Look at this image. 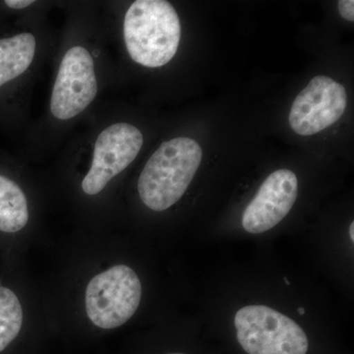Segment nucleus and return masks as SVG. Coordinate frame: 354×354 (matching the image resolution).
<instances>
[{
  "mask_svg": "<svg viewBox=\"0 0 354 354\" xmlns=\"http://www.w3.org/2000/svg\"><path fill=\"white\" fill-rule=\"evenodd\" d=\"M298 313H299V315H304L305 309L304 308H298Z\"/></svg>",
  "mask_w": 354,
  "mask_h": 354,
  "instance_id": "obj_15",
  "label": "nucleus"
},
{
  "mask_svg": "<svg viewBox=\"0 0 354 354\" xmlns=\"http://www.w3.org/2000/svg\"><path fill=\"white\" fill-rule=\"evenodd\" d=\"M339 14L344 19L353 22L354 21V1L353 0H339L337 2Z\"/></svg>",
  "mask_w": 354,
  "mask_h": 354,
  "instance_id": "obj_12",
  "label": "nucleus"
},
{
  "mask_svg": "<svg viewBox=\"0 0 354 354\" xmlns=\"http://www.w3.org/2000/svg\"><path fill=\"white\" fill-rule=\"evenodd\" d=\"M297 177L290 169H279L267 177L242 216L249 234H263L283 220L297 201Z\"/></svg>",
  "mask_w": 354,
  "mask_h": 354,
  "instance_id": "obj_8",
  "label": "nucleus"
},
{
  "mask_svg": "<svg viewBox=\"0 0 354 354\" xmlns=\"http://www.w3.org/2000/svg\"><path fill=\"white\" fill-rule=\"evenodd\" d=\"M35 3L32 0H6V4L7 6L13 9H23L26 7H29Z\"/></svg>",
  "mask_w": 354,
  "mask_h": 354,
  "instance_id": "obj_13",
  "label": "nucleus"
},
{
  "mask_svg": "<svg viewBox=\"0 0 354 354\" xmlns=\"http://www.w3.org/2000/svg\"><path fill=\"white\" fill-rule=\"evenodd\" d=\"M348 104L346 88L326 76H316L295 97L291 106L290 127L302 136H311L337 122Z\"/></svg>",
  "mask_w": 354,
  "mask_h": 354,
  "instance_id": "obj_7",
  "label": "nucleus"
},
{
  "mask_svg": "<svg viewBox=\"0 0 354 354\" xmlns=\"http://www.w3.org/2000/svg\"><path fill=\"white\" fill-rule=\"evenodd\" d=\"M29 221L27 198L17 183L0 176V232H20Z\"/></svg>",
  "mask_w": 354,
  "mask_h": 354,
  "instance_id": "obj_10",
  "label": "nucleus"
},
{
  "mask_svg": "<svg viewBox=\"0 0 354 354\" xmlns=\"http://www.w3.org/2000/svg\"><path fill=\"white\" fill-rule=\"evenodd\" d=\"M36 46L31 32L0 39V87L27 71L34 60Z\"/></svg>",
  "mask_w": 354,
  "mask_h": 354,
  "instance_id": "obj_9",
  "label": "nucleus"
},
{
  "mask_svg": "<svg viewBox=\"0 0 354 354\" xmlns=\"http://www.w3.org/2000/svg\"><path fill=\"white\" fill-rule=\"evenodd\" d=\"M141 281L127 265H116L97 274L88 283L86 312L97 328L111 330L124 325L138 309Z\"/></svg>",
  "mask_w": 354,
  "mask_h": 354,
  "instance_id": "obj_4",
  "label": "nucleus"
},
{
  "mask_svg": "<svg viewBox=\"0 0 354 354\" xmlns=\"http://www.w3.org/2000/svg\"><path fill=\"white\" fill-rule=\"evenodd\" d=\"M169 354H183V353H169Z\"/></svg>",
  "mask_w": 354,
  "mask_h": 354,
  "instance_id": "obj_17",
  "label": "nucleus"
},
{
  "mask_svg": "<svg viewBox=\"0 0 354 354\" xmlns=\"http://www.w3.org/2000/svg\"><path fill=\"white\" fill-rule=\"evenodd\" d=\"M143 143V134L129 123H114L102 130L95 141L90 171L81 184L84 192L91 196L102 192L134 162Z\"/></svg>",
  "mask_w": 354,
  "mask_h": 354,
  "instance_id": "obj_6",
  "label": "nucleus"
},
{
  "mask_svg": "<svg viewBox=\"0 0 354 354\" xmlns=\"http://www.w3.org/2000/svg\"><path fill=\"white\" fill-rule=\"evenodd\" d=\"M97 94V81L92 55L84 46L69 48L60 62L51 93V113L57 120H71L82 113Z\"/></svg>",
  "mask_w": 354,
  "mask_h": 354,
  "instance_id": "obj_5",
  "label": "nucleus"
},
{
  "mask_svg": "<svg viewBox=\"0 0 354 354\" xmlns=\"http://www.w3.org/2000/svg\"><path fill=\"white\" fill-rule=\"evenodd\" d=\"M285 283H286V285H288V286H290V281H288V279H286V278H285Z\"/></svg>",
  "mask_w": 354,
  "mask_h": 354,
  "instance_id": "obj_16",
  "label": "nucleus"
},
{
  "mask_svg": "<svg viewBox=\"0 0 354 354\" xmlns=\"http://www.w3.org/2000/svg\"><path fill=\"white\" fill-rule=\"evenodd\" d=\"M237 339L248 354H306L309 342L292 319L265 305H249L234 317Z\"/></svg>",
  "mask_w": 354,
  "mask_h": 354,
  "instance_id": "obj_3",
  "label": "nucleus"
},
{
  "mask_svg": "<svg viewBox=\"0 0 354 354\" xmlns=\"http://www.w3.org/2000/svg\"><path fill=\"white\" fill-rule=\"evenodd\" d=\"M123 35L136 64L156 68L169 64L180 43L181 26L174 7L165 0H137L125 14Z\"/></svg>",
  "mask_w": 354,
  "mask_h": 354,
  "instance_id": "obj_1",
  "label": "nucleus"
},
{
  "mask_svg": "<svg viewBox=\"0 0 354 354\" xmlns=\"http://www.w3.org/2000/svg\"><path fill=\"white\" fill-rule=\"evenodd\" d=\"M349 236H351V241H354V223H351V227H349Z\"/></svg>",
  "mask_w": 354,
  "mask_h": 354,
  "instance_id": "obj_14",
  "label": "nucleus"
},
{
  "mask_svg": "<svg viewBox=\"0 0 354 354\" xmlns=\"http://www.w3.org/2000/svg\"><path fill=\"white\" fill-rule=\"evenodd\" d=\"M202 157L201 147L193 139L178 137L164 142L140 174L142 202L156 212L171 208L187 190Z\"/></svg>",
  "mask_w": 354,
  "mask_h": 354,
  "instance_id": "obj_2",
  "label": "nucleus"
},
{
  "mask_svg": "<svg viewBox=\"0 0 354 354\" xmlns=\"http://www.w3.org/2000/svg\"><path fill=\"white\" fill-rule=\"evenodd\" d=\"M23 326V308L10 288L0 286V354L17 339Z\"/></svg>",
  "mask_w": 354,
  "mask_h": 354,
  "instance_id": "obj_11",
  "label": "nucleus"
}]
</instances>
